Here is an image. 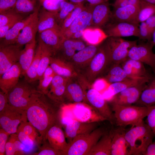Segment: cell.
<instances>
[{
  "label": "cell",
  "instance_id": "6da1fadb",
  "mask_svg": "<svg viewBox=\"0 0 155 155\" xmlns=\"http://www.w3.org/2000/svg\"><path fill=\"white\" fill-rule=\"evenodd\" d=\"M45 94L38 91L33 96L26 110L28 120L38 130L42 142L46 140L49 129L60 123L59 109L47 100Z\"/></svg>",
  "mask_w": 155,
  "mask_h": 155
},
{
  "label": "cell",
  "instance_id": "7a4b0ae2",
  "mask_svg": "<svg viewBox=\"0 0 155 155\" xmlns=\"http://www.w3.org/2000/svg\"><path fill=\"white\" fill-rule=\"evenodd\" d=\"M60 122L72 120L83 123H98L107 120L96 110L85 102L68 103L59 108Z\"/></svg>",
  "mask_w": 155,
  "mask_h": 155
},
{
  "label": "cell",
  "instance_id": "3957f363",
  "mask_svg": "<svg viewBox=\"0 0 155 155\" xmlns=\"http://www.w3.org/2000/svg\"><path fill=\"white\" fill-rule=\"evenodd\" d=\"M125 137L130 155H142L155 136L144 121L125 131Z\"/></svg>",
  "mask_w": 155,
  "mask_h": 155
},
{
  "label": "cell",
  "instance_id": "277c9868",
  "mask_svg": "<svg viewBox=\"0 0 155 155\" xmlns=\"http://www.w3.org/2000/svg\"><path fill=\"white\" fill-rule=\"evenodd\" d=\"M115 118V123L117 126L131 127L142 123L146 117L148 107L137 105L127 106L111 104Z\"/></svg>",
  "mask_w": 155,
  "mask_h": 155
},
{
  "label": "cell",
  "instance_id": "5b68a950",
  "mask_svg": "<svg viewBox=\"0 0 155 155\" xmlns=\"http://www.w3.org/2000/svg\"><path fill=\"white\" fill-rule=\"evenodd\" d=\"M105 132L102 127L97 128L90 133L76 137L68 143L63 155H88Z\"/></svg>",
  "mask_w": 155,
  "mask_h": 155
},
{
  "label": "cell",
  "instance_id": "8992f818",
  "mask_svg": "<svg viewBox=\"0 0 155 155\" xmlns=\"http://www.w3.org/2000/svg\"><path fill=\"white\" fill-rule=\"evenodd\" d=\"M81 83L85 96V103L94 108L111 123H115L113 111L102 94L85 79L82 80Z\"/></svg>",
  "mask_w": 155,
  "mask_h": 155
},
{
  "label": "cell",
  "instance_id": "52a82bcc",
  "mask_svg": "<svg viewBox=\"0 0 155 155\" xmlns=\"http://www.w3.org/2000/svg\"><path fill=\"white\" fill-rule=\"evenodd\" d=\"M137 42L121 37H108L102 45L113 64H121L127 59L129 49L137 44Z\"/></svg>",
  "mask_w": 155,
  "mask_h": 155
},
{
  "label": "cell",
  "instance_id": "ba28073f",
  "mask_svg": "<svg viewBox=\"0 0 155 155\" xmlns=\"http://www.w3.org/2000/svg\"><path fill=\"white\" fill-rule=\"evenodd\" d=\"M113 64L102 45L99 46L94 56L87 66L84 77L89 83L92 84L97 78L104 74Z\"/></svg>",
  "mask_w": 155,
  "mask_h": 155
},
{
  "label": "cell",
  "instance_id": "9c48e42d",
  "mask_svg": "<svg viewBox=\"0 0 155 155\" xmlns=\"http://www.w3.org/2000/svg\"><path fill=\"white\" fill-rule=\"evenodd\" d=\"M28 83L26 81L19 82L8 92L9 104L10 105L26 110L33 95L38 91Z\"/></svg>",
  "mask_w": 155,
  "mask_h": 155
},
{
  "label": "cell",
  "instance_id": "30bf717a",
  "mask_svg": "<svg viewBox=\"0 0 155 155\" xmlns=\"http://www.w3.org/2000/svg\"><path fill=\"white\" fill-rule=\"evenodd\" d=\"M28 121L26 110L16 108L9 104L0 112L1 128L10 134L16 133L20 123Z\"/></svg>",
  "mask_w": 155,
  "mask_h": 155
},
{
  "label": "cell",
  "instance_id": "8fae6325",
  "mask_svg": "<svg viewBox=\"0 0 155 155\" xmlns=\"http://www.w3.org/2000/svg\"><path fill=\"white\" fill-rule=\"evenodd\" d=\"M154 45L151 42L137 44L129 49L127 59L140 61L149 66L155 73V54L152 51Z\"/></svg>",
  "mask_w": 155,
  "mask_h": 155
},
{
  "label": "cell",
  "instance_id": "7c38bea8",
  "mask_svg": "<svg viewBox=\"0 0 155 155\" xmlns=\"http://www.w3.org/2000/svg\"><path fill=\"white\" fill-rule=\"evenodd\" d=\"M149 80L127 88L115 95L108 102L111 104L123 106L135 104Z\"/></svg>",
  "mask_w": 155,
  "mask_h": 155
},
{
  "label": "cell",
  "instance_id": "4fadbf2b",
  "mask_svg": "<svg viewBox=\"0 0 155 155\" xmlns=\"http://www.w3.org/2000/svg\"><path fill=\"white\" fill-rule=\"evenodd\" d=\"M22 46L16 44L0 46V76L18 62Z\"/></svg>",
  "mask_w": 155,
  "mask_h": 155
},
{
  "label": "cell",
  "instance_id": "5bb4252c",
  "mask_svg": "<svg viewBox=\"0 0 155 155\" xmlns=\"http://www.w3.org/2000/svg\"><path fill=\"white\" fill-rule=\"evenodd\" d=\"M64 126L66 138L69 143L76 137L90 133L97 128L98 123H83L72 120L60 122Z\"/></svg>",
  "mask_w": 155,
  "mask_h": 155
},
{
  "label": "cell",
  "instance_id": "9a60e30c",
  "mask_svg": "<svg viewBox=\"0 0 155 155\" xmlns=\"http://www.w3.org/2000/svg\"><path fill=\"white\" fill-rule=\"evenodd\" d=\"M20 141L26 146L31 148L39 146L42 140L36 129L28 121L22 122L16 133Z\"/></svg>",
  "mask_w": 155,
  "mask_h": 155
},
{
  "label": "cell",
  "instance_id": "2e32d148",
  "mask_svg": "<svg viewBox=\"0 0 155 155\" xmlns=\"http://www.w3.org/2000/svg\"><path fill=\"white\" fill-rule=\"evenodd\" d=\"M94 5L85 7L63 34L65 38H70L75 33L84 30L90 24Z\"/></svg>",
  "mask_w": 155,
  "mask_h": 155
},
{
  "label": "cell",
  "instance_id": "e0dca14e",
  "mask_svg": "<svg viewBox=\"0 0 155 155\" xmlns=\"http://www.w3.org/2000/svg\"><path fill=\"white\" fill-rule=\"evenodd\" d=\"M138 25L127 22H115L108 27L105 32L108 37H139Z\"/></svg>",
  "mask_w": 155,
  "mask_h": 155
},
{
  "label": "cell",
  "instance_id": "ac0fdd59",
  "mask_svg": "<svg viewBox=\"0 0 155 155\" xmlns=\"http://www.w3.org/2000/svg\"><path fill=\"white\" fill-rule=\"evenodd\" d=\"M124 128L117 126L110 130L112 138L111 155H130Z\"/></svg>",
  "mask_w": 155,
  "mask_h": 155
},
{
  "label": "cell",
  "instance_id": "d6986e66",
  "mask_svg": "<svg viewBox=\"0 0 155 155\" xmlns=\"http://www.w3.org/2000/svg\"><path fill=\"white\" fill-rule=\"evenodd\" d=\"M60 28H53L43 31L39 34V39L54 55L59 50L64 38Z\"/></svg>",
  "mask_w": 155,
  "mask_h": 155
},
{
  "label": "cell",
  "instance_id": "ffe728a7",
  "mask_svg": "<svg viewBox=\"0 0 155 155\" xmlns=\"http://www.w3.org/2000/svg\"><path fill=\"white\" fill-rule=\"evenodd\" d=\"M39 8H37L33 13L32 16L20 32L16 44L22 46L35 39L38 32Z\"/></svg>",
  "mask_w": 155,
  "mask_h": 155
},
{
  "label": "cell",
  "instance_id": "44dd1931",
  "mask_svg": "<svg viewBox=\"0 0 155 155\" xmlns=\"http://www.w3.org/2000/svg\"><path fill=\"white\" fill-rule=\"evenodd\" d=\"M139 5H129L115 8L111 15L115 22L130 23L139 26L137 17L140 8Z\"/></svg>",
  "mask_w": 155,
  "mask_h": 155
},
{
  "label": "cell",
  "instance_id": "7402d4cb",
  "mask_svg": "<svg viewBox=\"0 0 155 155\" xmlns=\"http://www.w3.org/2000/svg\"><path fill=\"white\" fill-rule=\"evenodd\" d=\"M62 125L58 123L51 127L46 134V140L54 148L63 153L67 150L68 143L66 140L65 132Z\"/></svg>",
  "mask_w": 155,
  "mask_h": 155
},
{
  "label": "cell",
  "instance_id": "603a6c76",
  "mask_svg": "<svg viewBox=\"0 0 155 155\" xmlns=\"http://www.w3.org/2000/svg\"><path fill=\"white\" fill-rule=\"evenodd\" d=\"M21 69L18 62L0 76V88L7 94L19 82Z\"/></svg>",
  "mask_w": 155,
  "mask_h": 155
},
{
  "label": "cell",
  "instance_id": "cb8c5ba5",
  "mask_svg": "<svg viewBox=\"0 0 155 155\" xmlns=\"http://www.w3.org/2000/svg\"><path fill=\"white\" fill-rule=\"evenodd\" d=\"M75 77L69 78L67 81L64 94L65 101L66 100L69 103H85V96L80 79L77 82L74 80Z\"/></svg>",
  "mask_w": 155,
  "mask_h": 155
},
{
  "label": "cell",
  "instance_id": "d4e9b609",
  "mask_svg": "<svg viewBox=\"0 0 155 155\" xmlns=\"http://www.w3.org/2000/svg\"><path fill=\"white\" fill-rule=\"evenodd\" d=\"M121 65L127 76L132 79L150 78L152 75L147 71L144 63L137 61L127 59Z\"/></svg>",
  "mask_w": 155,
  "mask_h": 155
},
{
  "label": "cell",
  "instance_id": "484cf974",
  "mask_svg": "<svg viewBox=\"0 0 155 155\" xmlns=\"http://www.w3.org/2000/svg\"><path fill=\"white\" fill-rule=\"evenodd\" d=\"M151 77L140 79H130L121 82L111 84L101 94L104 99L108 102L119 93L130 87L137 85L144 81L149 80Z\"/></svg>",
  "mask_w": 155,
  "mask_h": 155
},
{
  "label": "cell",
  "instance_id": "4316f807",
  "mask_svg": "<svg viewBox=\"0 0 155 155\" xmlns=\"http://www.w3.org/2000/svg\"><path fill=\"white\" fill-rule=\"evenodd\" d=\"M111 15L108 2L94 5L90 24L94 27H102L108 22Z\"/></svg>",
  "mask_w": 155,
  "mask_h": 155
},
{
  "label": "cell",
  "instance_id": "83f0119b",
  "mask_svg": "<svg viewBox=\"0 0 155 155\" xmlns=\"http://www.w3.org/2000/svg\"><path fill=\"white\" fill-rule=\"evenodd\" d=\"M49 65L56 74L65 78H70L78 76L73 65L62 58L52 56Z\"/></svg>",
  "mask_w": 155,
  "mask_h": 155
},
{
  "label": "cell",
  "instance_id": "f1b7e54d",
  "mask_svg": "<svg viewBox=\"0 0 155 155\" xmlns=\"http://www.w3.org/2000/svg\"><path fill=\"white\" fill-rule=\"evenodd\" d=\"M98 45H89L75 53L71 59L70 63L74 67L87 66L97 53L99 46Z\"/></svg>",
  "mask_w": 155,
  "mask_h": 155
},
{
  "label": "cell",
  "instance_id": "f546056e",
  "mask_svg": "<svg viewBox=\"0 0 155 155\" xmlns=\"http://www.w3.org/2000/svg\"><path fill=\"white\" fill-rule=\"evenodd\" d=\"M58 13L49 11L43 7L39 12L38 32L53 28H60L57 19Z\"/></svg>",
  "mask_w": 155,
  "mask_h": 155
},
{
  "label": "cell",
  "instance_id": "4dcf8cb0",
  "mask_svg": "<svg viewBox=\"0 0 155 155\" xmlns=\"http://www.w3.org/2000/svg\"><path fill=\"white\" fill-rule=\"evenodd\" d=\"M36 42L35 39L25 45L22 50L18 63L20 67L21 75H24L32 62L35 55Z\"/></svg>",
  "mask_w": 155,
  "mask_h": 155
},
{
  "label": "cell",
  "instance_id": "1f68e13d",
  "mask_svg": "<svg viewBox=\"0 0 155 155\" xmlns=\"http://www.w3.org/2000/svg\"><path fill=\"white\" fill-rule=\"evenodd\" d=\"M135 104L146 107L155 105V76L152 75Z\"/></svg>",
  "mask_w": 155,
  "mask_h": 155
},
{
  "label": "cell",
  "instance_id": "d6a6232c",
  "mask_svg": "<svg viewBox=\"0 0 155 155\" xmlns=\"http://www.w3.org/2000/svg\"><path fill=\"white\" fill-rule=\"evenodd\" d=\"M111 142L110 131H106L88 155H111Z\"/></svg>",
  "mask_w": 155,
  "mask_h": 155
},
{
  "label": "cell",
  "instance_id": "836d02e7",
  "mask_svg": "<svg viewBox=\"0 0 155 155\" xmlns=\"http://www.w3.org/2000/svg\"><path fill=\"white\" fill-rule=\"evenodd\" d=\"M108 37L105 31L100 28L94 27L84 29L82 37L90 45H98Z\"/></svg>",
  "mask_w": 155,
  "mask_h": 155
},
{
  "label": "cell",
  "instance_id": "e575fe53",
  "mask_svg": "<svg viewBox=\"0 0 155 155\" xmlns=\"http://www.w3.org/2000/svg\"><path fill=\"white\" fill-rule=\"evenodd\" d=\"M33 13L26 18L16 23L7 32L1 44L7 45L16 44L20 32L31 19Z\"/></svg>",
  "mask_w": 155,
  "mask_h": 155
},
{
  "label": "cell",
  "instance_id": "d590c367",
  "mask_svg": "<svg viewBox=\"0 0 155 155\" xmlns=\"http://www.w3.org/2000/svg\"><path fill=\"white\" fill-rule=\"evenodd\" d=\"M104 75L103 78L109 84L132 79L127 76L120 64L112 65Z\"/></svg>",
  "mask_w": 155,
  "mask_h": 155
},
{
  "label": "cell",
  "instance_id": "8d00e7d4",
  "mask_svg": "<svg viewBox=\"0 0 155 155\" xmlns=\"http://www.w3.org/2000/svg\"><path fill=\"white\" fill-rule=\"evenodd\" d=\"M41 47L38 42L33 60L24 75L26 81L31 83L37 80V73L41 55Z\"/></svg>",
  "mask_w": 155,
  "mask_h": 155
},
{
  "label": "cell",
  "instance_id": "74e56055",
  "mask_svg": "<svg viewBox=\"0 0 155 155\" xmlns=\"http://www.w3.org/2000/svg\"><path fill=\"white\" fill-rule=\"evenodd\" d=\"M41 47V55L37 73V80H40L45 69L49 65L53 53L41 41L38 40Z\"/></svg>",
  "mask_w": 155,
  "mask_h": 155
},
{
  "label": "cell",
  "instance_id": "f35d334b",
  "mask_svg": "<svg viewBox=\"0 0 155 155\" xmlns=\"http://www.w3.org/2000/svg\"><path fill=\"white\" fill-rule=\"evenodd\" d=\"M25 18L24 15L17 13L12 9L0 13V26L14 21L19 22Z\"/></svg>",
  "mask_w": 155,
  "mask_h": 155
},
{
  "label": "cell",
  "instance_id": "ab89813d",
  "mask_svg": "<svg viewBox=\"0 0 155 155\" xmlns=\"http://www.w3.org/2000/svg\"><path fill=\"white\" fill-rule=\"evenodd\" d=\"M155 14V5L140 0V8L137 20L140 23L145 22L149 17Z\"/></svg>",
  "mask_w": 155,
  "mask_h": 155
},
{
  "label": "cell",
  "instance_id": "60d3db41",
  "mask_svg": "<svg viewBox=\"0 0 155 155\" xmlns=\"http://www.w3.org/2000/svg\"><path fill=\"white\" fill-rule=\"evenodd\" d=\"M36 8L34 0H17L14 9L17 13L24 15L33 12Z\"/></svg>",
  "mask_w": 155,
  "mask_h": 155
},
{
  "label": "cell",
  "instance_id": "b9f144b4",
  "mask_svg": "<svg viewBox=\"0 0 155 155\" xmlns=\"http://www.w3.org/2000/svg\"><path fill=\"white\" fill-rule=\"evenodd\" d=\"M78 4L67 2L65 0L61 2L57 15L58 23L60 27L66 17Z\"/></svg>",
  "mask_w": 155,
  "mask_h": 155
},
{
  "label": "cell",
  "instance_id": "7bdbcfd3",
  "mask_svg": "<svg viewBox=\"0 0 155 155\" xmlns=\"http://www.w3.org/2000/svg\"><path fill=\"white\" fill-rule=\"evenodd\" d=\"M85 7L82 3L78 4L66 17L61 27V31L63 35Z\"/></svg>",
  "mask_w": 155,
  "mask_h": 155
},
{
  "label": "cell",
  "instance_id": "ee69618b",
  "mask_svg": "<svg viewBox=\"0 0 155 155\" xmlns=\"http://www.w3.org/2000/svg\"><path fill=\"white\" fill-rule=\"evenodd\" d=\"M86 46L84 42L80 39H73L64 38L60 50L66 48H72L78 51L84 49Z\"/></svg>",
  "mask_w": 155,
  "mask_h": 155
},
{
  "label": "cell",
  "instance_id": "f6af8a7d",
  "mask_svg": "<svg viewBox=\"0 0 155 155\" xmlns=\"http://www.w3.org/2000/svg\"><path fill=\"white\" fill-rule=\"evenodd\" d=\"M47 140L43 141L38 151L33 153V155H63L62 152L52 147Z\"/></svg>",
  "mask_w": 155,
  "mask_h": 155
},
{
  "label": "cell",
  "instance_id": "bcb514c9",
  "mask_svg": "<svg viewBox=\"0 0 155 155\" xmlns=\"http://www.w3.org/2000/svg\"><path fill=\"white\" fill-rule=\"evenodd\" d=\"M65 0H44L41 2L43 7L52 12L58 13L61 2Z\"/></svg>",
  "mask_w": 155,
  "mask_h": 155
},
{
  "label": "cell",
  "instance_id": "7dc6e473",
  "mask_svg": "<svg viewBox=\"0 0 155 155\" xmlns=\"http://www.w3.org/2000/svg\"><path fill=\"white\" fill-rule=\"evenodd\" d=\"M138 26L139 38L142 39L147 40L148 42H151L152 34L149 30L145 22L140 23Z\"/></svg>",
  "mask_w": 155,
  "mask_h": 155
},
{
  "label": "cell",
  "instance_id": "c3c4849f",
  "mask_svg": "<svg viewBox=\"0 0 155 155\" xmlns=\"http://www.w3.org/2000/svg\"><path fill=\"white\" fill-rule=\"evenodd\" d=\"M17 136L16 133L10 135L5 146V155H16L15 141Z\"/></svg>",
  "mask_w": 155,
  "mask_h": 155
},
{
  "label": "cell",
  "instance_id": "681fc988",
  "mask_svg": "<svg viewBox=\"0 0 155 155\" xmlns=\"http://www.w3.org/2000/svg\"><path fill=\"white\" fill-rule=\"evenodd\" d=\"M54 76L42 78L39 80V82L37 90L44 94L46 95Z\"/></svg>",
  "mask_w": 155,
  "mask_h": 155
},
{
  "label": "cell",
  "instance_id": "f907efd6",
  "mask_svg": "<svg viewBox=\"0 0 155 155\" xmlns=\"http://www.w3.org/2000/svg\"><path fill=\"white\" fill-rule=\"evenodd\" d=\"M148 107V111L146 117V123L155 136V105Z\"/></svg>",
  "mask_w": 155,
  "mask_h": 155
},
{
  "label": "cell",
  "instance_id": "816d5d0a",
  "mask_svg": "<svg viewBox=\"0 0 155 155\" xmlns=\"http://www.w3.org/2000/svg\"><path fill=\"white\" fill-rule=\"evenodd\" d=\"M10 134L2 128L0 129V155H5V147L9 137Z\"/></svg>",
  "mask_w": 155,
  "mask_h": 155
},
{
  "label": "cell",
  "instance_id": "f5cc1de1",
  "mask_svg": "<svg viewBox=\"0 0 155 155\" xmlns=\"http://www.w3.org/2000/svg\"><path fill=\"white\" fill-rule=\"evenodd\" d=\"M17 0H0V13L14 8Z\"/></svg>",
  "mask_w": 155,
  "mask_h": 155
},
{
  "label": "cell",
  "instance_id": "db71d44e",
  "mask_svg": "<svg viewBox=\"0 0 155 155\" xmlns=\"http://www.w3.org/2000/svg\"><path fill=\"white\" fill-rule=\"evenodd\" d=\"M92 84V86L101 93L108 87L110 84L103 78L95 80Z\"/></svg>",
  "mask_w": 155,
  "mask_h": 155
},
{
  "label": "cell",
  "instance_id": "11a10c76",
  "mask_svg": "<svg viewBox=\"0 0 155 155\" xmlns=\"http://www.w3.org/2000/svg\"><path fill=\"white\" fill-rule=\"evenodd\" d=\"M18 22L14 21L0 26V39H4L8 31Z\"/></svg>",
  "mask_w": 155,
  "mask_h": 155
},
{
  "label": "cell",
  "instance_id": "9f6ffc18",
  "mask_svg": "<svg viewBox=\"0 0 155 155\" xmlns=\"http://www.w3.org/2000/svg\"><path fill=\"white\" fill-rule=\"evenodd\" d=\"M7 94L2 90L0 92V112L3 111L9 104Z\"/></svg>",
  "mask_w": 155,
  "mask_h": 155
},
{
  "label": "cell",
  "instance_id": "6f0895ef",
  "mask_svg": "<svg viewBox=\"0 0 155 155\" xmlns=\"http://www.w3.org/2000/svg\"><path fill=\"white\" fill-rule=\"evenodd\" d=\"M145 22L149 30L152 34L155 29V14L149 17Z\"/></svg>",
  "mask_w": 155,
  "mask_h": 155
},
{
  "label": "cell",
  "instance_id": "680465c9",
  "mask_svg": "<svg viewBox=\"0 0 155 155\" xmlns=\"http://www.w3.org/2000/svg\"><path fill=\"white\" fill-rule=\"evenodd\" d=\"M142 155H155V138L148 146Z\"/></svg>",
  "mask_w": 155,
  "mask_h": 155
},
{
  "label": "cell",
  "instance_id": "91938a15",
  "mask_svg": "<svg viewBox=\"0 0 155 155\" xmlns=\"http://www.w3.org/2000/svg\"><path fill=\"white\" fill-rule=\"evenodd\" d=\"M56 74L52 68L49 65L45 69L42 78L54 76Z\"/></svg>",
  "mask_w": 155,
  "mask_h": 155
},
{
  "label": "cell",
  "instance_id": "94428289",
  "mask_svg": "<svg viewBox=\"0 0 155 155\" xmlns=\"http://www.w3.org/2000/svg\"><path fill=\"white\" fill-rule=\"evenodd\" d=\"M91 5H97L107 2L109 0H86Z\"/></svg>",
  "mask_w": 155,
  "mask_h": 155
},
{
  "label": "cell",
  "instance_id": "6125c7cd",
  "mask_svg": "<svg viewBox=\"0 0 155 155\" xmlns=\"http://www.w3.org/2000/svg\"><path fill=\"white\" fill-rule=\"evenodd\" d=\"M71 3L76 4L82 3L85 0H69Z\"/></svg>",
  "mask_w": 155,
  "mask_h": 155
},
{
  "label": "cell",
  "instance_id": "be15d7a7",
  "mask_svg": "<svg viewBox=\"0 0 155 155\" xmlns=\"http://www.w3.org/2000/svg\"><path fill=\"white\" fill-rule=\"evenodd\" d=\"M151 42L154 46H155V29L152 33V39Z\"/></svg>",
  "mask_w": 155,
  "mask_h": 155
},
{
  "label": "cell",
  "instance_id": "e7e4bbea",
  "mask_svg": "<svg viewBox=\"0 0 155 155\" xmlns=\"http://www.w3.org/2000/svg\"><path fill=\"white\" fill-rule=\"evenodd\" d=\"M146 2L155 5V0H141Z\"/></svg>",
  "mask_w": 155,
  "mask_h": 155
},
{
  "label": "cell",
  "instance_id": "03108f58",
  "mask_svg": "<svg viewBox=\"0 0 155 155\" xmlns=\"http://www.w3.org/2000/svg\"><path fill=\"white\" fill-rule=\"evenodd\" d=\"M125 0H116L113 4V6L115 7L118 4Z\"/></svg>",
  "mask_w": 155,
  "mask_h": 155
},
{
  "label": "cell",
  "instance_id": "003e7915",
  "mask_svg": "<svg viewBox=\"0 0 155 155\" xmlns=\"http://www.w3.org/2000/svg\"><path fill=\"white\" fill-rule=\"evenodd\" d=\"M44 0H40V1L41 2H42V1H44Z\"/></svg>",
  "mask_w": 155,
  "mask_h": 155
}]
</instances>
